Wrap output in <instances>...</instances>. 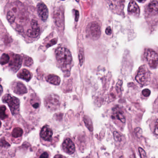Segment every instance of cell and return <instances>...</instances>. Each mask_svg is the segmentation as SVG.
Wrapping results in <instances>:
<instances>
[{"label": "cell", "mask_w": 158, "mask_h": 158, "mask_svg": "<svg viewBox=\"0 0 158 158\" xmlns=\"http://www.w3.org/2000/svg\"><path fill=\"white\" fill-rule=\"evenodd\" d=\"M55 55L58 62L62 65H67L72 62V54L70 51L66 48H58L55 51Z\"/></svg>", "instance_id": "obj_1"}, {"label": "cell", "mask_w": 158, "mask_h": 158, "mask_svg": "<svg viewBox=\"0 0 158 158\" xmlns=\"http://www.w3.org/2000/svg\"><path fill=\"white\" fill-rule=\"evenodd\" d=\"M144 59L151 68L158 67V52L152 48H146L144 51Z\"/></svg>", "instance_id": "obj_2"}, {"label": "cell", "mask_w": 158, "mask_h": 158, "mask_svg": "<svg viewBox=\"0 0 158 158\" xmlns=\"http://www.w3.org/2000/svg\"><path fill=\"white\" fill-rule=\"evenodd\" d=\"M135 80L141 86H146L149 84L150 72L148 67L143 65L139 68L136 75Z\"/></svg>", "instance_id": "obj_3"}, {"label": "cell", "mask_w": 158, "mask_h": 158, "mask_svg": "<svg viewBox=\"0 0 158 158\" xmlns=\"http://www.w3.org/2000/svg\"><path fill=\"white\" fill-rule=\"evenodd\" d=\"M2 101L8 103L13 115L18 113L20 107V101L17 98L10 94H6L2 98Z\"/></svg>", "instance_id": "obj_4"}, {"label": "cell", "mask_w": 158, "mask_h": 158, "mask_svg": "<svg viewBox=\"0 0 158 158\" xmlns=\"http://www.w3.org/2000/svg\"><path fill=\"white\" fill-rule=\"evenodd\" d=\"M44 104L49 110H56L60 107V98L57 95L51 94L45 98Z\"/></svg>", "instance_id": "obj_5"}, {"label": "cell", "mask_w": 158, "mask_h": 158, "mask_svg": "<svg viewBox=\"0 0 158 158\" xmlns=\"http://www.w3.org/2000/svg\"><path fill=\"white\" fill-rule=\"evenodd\" d=\"M86 34L88 36L93 40L99 38L101 35V28L97 22H92L88 25L86 28Z\"/></svg>", "instance_id": "obj_6"}, {"label": "cell", "mask_w": 158, "mask_h": 158, "mask_svg": "<svg viewBox=\"0 0 158 158\" xmlns=\"http://www.w3.org/2000/svg\"><path fill=\"white\" fill-rule=\"evenodd\" d=\"M23 62V59L20 55L13 54L11 59L10 60V67L12 71L16 72L21 67Z\"/></svg>", "instance_id": "obj_7"}, {"label": "cell", "mask_w": 158, "mask_h": 158, "mask_svg": "<svg viewBox=\"0 0 158 158\" xmlns=\"http://www.w3.org/2000/svg\"><path fill=\"white\" fill-rule=\"evenodd\" d=\"M145 13L149 16H153L158 14V1H151L145 8Z\"/></svg>", "instance_id": "obj_8"}, {"label": "cell", "mask_w": 158, "mask_h": 158, "mask_svg": "<svg viewBox=\"0 0 158 158\" xmlns=\"http://www.w3.org/2000/svg\"><path fill=\"white\" fill-rule=\"evenodd\" d=\"M31 28L28 29L27 32V35L28 37L32 38L37 37L40 33V28L38 22L36 20H33L31 22Z\"/></svg>", "instance_id": "obj_9"}, {"label": "cell", "mask_w": 158, "mask_h": 158, "mask_svg": "<svg viewBox=\"0 0 158 158\" xmlns=\"http://www.w3.org/2000/svg\"><path fill=\"white\" fill-rule=\"evenodd\" d=\"M38 14L40 18L43 21H46L48 17V10L47 6L43 2H40L37 5Z\"/></svg>", "instance_id": "obj_10"}, {"label": "cell", "mask_w": 158, "mask_h": 158, "mask_svg": "<svg viewBox=\"0 0 158 158\" xmlns=\"http://www.w3.org/2000/svg\"><path fill=\"white\" fill-rule=\"evenodd\" d=\"M12 89L15 94L23 95L27 92L26 87L21 82H15L12 85Z\"/></svg>", "instance_id": "obj_11"}, {"label": "cell", "mask_w": 158, "mask_h": 158, "mask_svg": "<svg viewBox=\"0 0 158 158\" xmlns=\"http://www.w3.org/2000/svg\"><path fill=\"white\" fill-rule=\"evenodd\" d=\"M54 20L55 24L59 28H61L64 26L63 12L60 8L54 11Z\"/></svg>", "instance_id": "obj_12"}, {"label": "cell", "mask_w": 158, "mask_h": 158, "mask_svg": "<svg viewBox=\"0 0 158 158\" xmlns=\"http://www.w3.org/2000/svg\"><path fill=\"white\" fill-rule=\"evenodd\" d=\"M63 148L68 154H73L75 150L74 144L70 138H67L64 140L63 143Z\"/></svg>", "instance_id": "obj_13"}, {"label": "cell", "mask_w": 158, "mask_h": 158, "mask_svg": "<svg viewBox=\"0 0 158 158\" xmlns=\"http://www.w3.org/2000/svg\"><path fill=\"white\" fill-rule=\"evenodd\" d=\"M52 129L48 126H45L42 127L40 132V136L46 141H51L52 139Z\"/></svg>", "instance_id": "obj_14"}, {"label": "cell", "mask_w": 158, "mask_h": 158, "mask_svg": "<svg viewBox=\"0 0 158 158\" xmlns=\"http://www.w3.org/2000/svg\"><path fill=\"white\" fill-rule=\"evenodd\" d=\"M113 113L112 117L114 119L119 120L123 123H125V117L124 114L123 112L120 107L116 106L113 109Z\"/></svg>", "instance_id": "obj_15"}, {"label": "cell", "mask_w": 158, "mask_h": 158, "mask_svg": "<svg viewBox=\"0 0 158 158\" xmlns=\"http://www.w3.org/2000/svg\"><path fill=\"white\" fill-rule=\"evenodd\" d=\"M17 76L21 79L28 82L31 80L33 75L32 73L27 69H23L18 73Z\"/></svg>", "instance_id": "obj_16"}, {"label": "cell", "mask_w": 158, "mask_h": 158, "mask_svg": "<svg viewBox=\"0 0 158 158\" xmlns=\"http://www.w3.org/2000/svg\"><path fill=\"white\" fill-rule=\"evenodd\" d=\"M128 12L131 14L138 15L139 14V9L138 5L134 1L129 2L128 7Z\"/></svg>", "instance_id": "obj_17"}, {"label": "cell", "mask_w": 158, "mask_h": 158, "mask_svg": "<svg viewBox=\"0 0 158 158\" xmlns=\"http://www.w3.org/2000/svg\"><path fill=\"white\" fill-rule=\"evenodd\" d=\"M46 80L49 83L55 85H58L60 83L61 79L58 76L54 74H50L46 77Z\"/></svg>", "instance_id": "obj_18"}, {"label": "cell", "mask_w": 158, "mask_h": 158, "mask_svg": "<svg viewBox=\"0 0 158 158\" xmlns=\"http://www.w3.org/2000/svg\"><path fill=\"white\" fill-rule=\"evenodd\" d=\"M23 130L20 127H15L13 130L12 135L15 138H18L21 137L23 135Z\"/></svg>", "instance_id": "obj_19"}, {"label": "cell", "mask_w": 158, "mask_h": 158, "mask_svg": "<svg viewBox=\"0 0 158 158\" xmlns=\"http://www.w3.org/2000/svg\"><path fill=\"white\" fill-rule=\"evenodd\" d=\"M84 121L86 127L90 131H92L93 130V126H92V122H91L90 118L88 116H85L84 118Z\"/></svg>", "instance_id": "obj_20"}, {"label": "cell", "mask_w": 158, "mask_h": 158, "mask_svg": "<svg viewBox=\"0 0 158 158\" xmlns=\"http://www.w3.org/2000/svg\"><path fill=\"white\" fill-rule=\"evenodd\" d=\"M30 104L32 105V107L35 109H38L40 107V102L37 100V98L36 97L34 96L33 94V97L30 99Z\"/></svg>", "instance_id": "obj_21"}, {"label": "cell", "mask_w": 158, "mask_h": 158, "mask_svg": "<svg viewBox=\"0 0 158 158\" xmlns=\"http://www.w3.org/2000/svg\"><path fill=\"white\" fill-rule=\"evenodd\" d=\"M24 64L25 66H30L33 64V59L27 56H23Z\"/></svg>", "instance_id": "obj_22"}, {"label": "cell", "mask_w": 158, "mask_h": 158, "mask_svg": "<svg viewBox=\"0 0 158 158\" xmlns=\"http://www.w3.org/2000/svg\"><path fill=\"white\" fill-rule=\"evenodd\" d=\"M10 60V57L8 54L4 53L2 54L1 58V64L2 65L6 64Z\"/></svg>", "instance_id": "obj_23"}, {"label": "cell", "mask_w": 158, "mask_h": 158, "mask_svg": "<svg viewBox=\"0 0 158 158\" xmlns=\"http://www.w3.org/2000/svg\"><path fill=\"white\" fill-rule=\"evenodd\" d=\"M6 108L5 106L2 105L1 107V115H0V117L1 120H4L8 117V115L6 114Z\"/></svg>", "instance_id": "obj_24"}, {"label": "cell", "mask_w": 158, "mask_h": 158, "mask_svg": "<svg viewBox=\"0 0 158 158\" xmlns=\"http://www.w3.org/2000/svg\"><path fill=\"white\" fill-rule=\"evenodd\" d=\"M78 58H79V63H80V66L83 65L84 62V52L83 48H81L79 50V53H78Z\"/></svg>", "instance_id": "obj_25"}, {"label": "cell", "mask_w": 158, "mask_h": 158, "mask_svg": "<svg viewBox=\"0 0 158 158\" xmlns=\"http://www.w3.org/2000/svg\"><path fill=\"white\" fill-rule=\"evenodd\" d=\"M7 19L10 23H13L15 20V17L14 14L10 11L8 12L7 13Z\"/></svg>", "instance_id": "obj_26"}, {"label": "cell", "mask_w": 158, "mask_h": 158, "mask_svg": "<svg viewBox=\"0 0 158 158\" xmlns=\"http://www.w3.org/2000/svg\"><path fill=\"white\" fill-rule=\"evenodd\" d=\"M114 139L116 141L118 142H121L122 140V136L120 133H118L117 131H115L114 132Z\"/></svg>", "instance_id": "obj_27"}, {"label": "cell", "mask_w": 158, "mask_h": 158, "mask_svg": "<svg viewBox=\"0 0 158 158\" xmlns=\"http://www.w3.org/2000/svg\"><path fill=\"white\" fill-rule=\"evenodd\" d=\"M139 152L140 153V156L141 158H147V154H146V152L142 148L139 147L138 148Z\"/></svg>", "instance_id": "obj_28"}, {"label": "cell", "mask_w": 158, "mask_h": 158, "mask_svg": "<svg viewBox=\"0 0 158 158\" xmlns=\"http://www.w3.org/2000/svg\"><path fill=\"white\" fill-rule=\"evenodd\" d=\"M135 133L137 136L138 137H140L142 134V131L141 128L139 127H137L135 129Z\"/></svg>", "instance_id": "obj_29"}, {"label": "cell", "mask_w": 158, "mask_h": 158, "mask_svg": "<svg viewBox=\"0 0 158 158\" xmlns=\"http://www.w3.org/2000/svg\"><path fill=\"white\" fill-rule=\"evenodd\" d=\"M151 94V91L148 89H143L142 91V94L143 96L145 97H148L150 96Z\"/></svg>", "instance_id": "obj_30"}, {"label": "cell", "mask_w": 158, "mask_h": 158, "mask_svg": "<svg viewBox=\"0 0 158 158\" xmlns=\"http://www.w3.org/2000/svg\"><path fill=\"white\" fill-rule=\"evenodd\" d=\"M154 133L155 135H158V119L155 121L154 126Z\"/></svg>", "instance_id": "obj_31"}, {"label": "cell", "mask_w": 158, "mask_h": 158, "mask_svg": "<svg viewBox=\"0 0 158 158\" xmlns=\"http://www.w3.org/2000/svg\"><path fill=\"white\" fill-rule=\"evenodd\" d=\"M1 142L2 147H6L10 146V144H9L7 141H6L5 139H2Z\"/></svg>", "instance_id": "obj_32"}, {"label": "cell", "mask_w": 158, "mask_h": 158, "mask_svg": "<svg viewBox=\"0 0 158 158\" xmlns=\"http://www.w3.org/2000/svg\"><path fill=\"white\" fill-rule=\"evenodd\" d=\"M56 42H57V40H56V39H54L52 40H51L50 43L49 44H48V47H50L51 46H52V45H54V44H56Z\"/></svg>", "instance_id": "obj_33"}, {"label": "cell", "mask_w": 158, "mask_h": 158, "mask_svg": "<svg viewBox=\"0 0 158 158\" xmlns=\"http://www.w3.org/2000/svg\"><path fill=\"white\" fill-rule=\"evenodd\" d=\"M48 154L47 152H44L40 155V158H48Z\"/></svg>", "instance_id": "obj_34"}, {"label": "cell", "mask_w": 158, "mask_h": 158, "mask_svg": "<svg viewBox=\"0 0 158 158\" xmlns=\"http://www.w3.org/2000/svg\"><path fill=\"white\" fill-rule=\"evenodd\" d=\"M105 33H106L107 35H111L112 33V30L110 27L106 28V30H105Z\"/></svg>", "instance_id": "obj_35"}, {"label": "cell", "mask_w": 158, "mask_h": 158, "mask_svg": "<svg viewBox=\"0 0 158 158\" xmlns=\"http://www.w3.org/2000/svg\"><path fill=\"white\" fill-rule=\"evenodd\" d=\"M54 158H65L62 155H60V154H57L56 156H55Z\"/></svg>", "instance_id": "obj_36"}, {"label": "cell", "mask_w": 158, "mask_h": 158, "mask_svg": "<svg viewBox=\"0 0 158 158\" xmlns=\"http://www.w3.org/2000/svg\"><path fill=\"white\" fill-rule=\"evenodd\" d=\"M2 86H1V94L2 93Z\"/></svg>", "instance_id": "obj_37"}, {"label": "cell", "mask_w": 158, "mask_h": 158, "mask_svg": "<svg viewBox=\"0 0 158 158\" xmlns=\"http://www.w3.org/2000/svg\"><path fill=\"white\" fill-rule=\"evenodd\" d=\"M120 158H123V157H120Z\"/></svg>", "instance_id": "obj_38"}, {"label": "cell", "mask_w": 158, "mask_h": 158, "mask_svg": "<svg viewBox=\"0 0 158 158\" xmlns=\"http://www.w3.org/2000/svg\"></svg>", "instance_id": "obj_39"}]
</instances>
